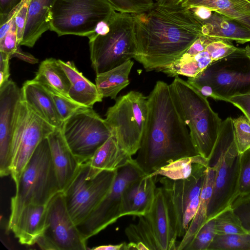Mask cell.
Instances as JSON below:
<instances>
[{
	"label": "cell",
	"mask_w": 250,
	"mask_h": 250,
	"mask_svg": "<svg viewBox=\"0 0 250 250\" xmlns=\"http://www.w3.org/2000/svg\"><path fill=\"white\" fill-rule=\"evenodd\" d=\"M132 15L134 59L147 72H160L173 63L203 35L201 21L189 8L173 0H155L147 11Z\"/></svg>",
	"instance_id": "6da1fadb"
},
{
	"label": "cell",
	"mask_w": 250,
	"mask_h": 250,
	"mask_svg": "<svg viewBox=\"0 0 250 250\" xmlns=\"http://www.w3.org/2000/svg\"><path fill=\"white\" fill-rule=\"evenodd\" d=\"M147 117L135 159L146 175L178 159L198 155L172 100L169 84L157 81L147 96Z\"/></svg>",
	"instance_id": "7a4b0ae2"
},
{
	"label": "cell",
	"mask_w": 250,
	"mask_h": 250,
	"mask_svg": "<svg viewBox=\"0 0 250 250\" xmlns=\"http://www.w3.org/2000/svg\"><path fill=\"white\" fill-rule=\"evenodd\" d=\"M170 96L180 117L189 129L198 153L209 159L223 120L207 98L178 76L169 84Z\"/></svg>",
	"instance_id": "3957f363"
},
{
	"label": "cell",
	"mask_w": 250,
	"mask_h": 250,
	"mask_svg": "<svg viewBox=\"0 0 250 250\" xmlns=\"http://www.w3.org/2000/svg\"><path fill=\"white\" fill-rule=\"evenodd\" d=\"M240 160L232 118L229 117L222 121L208 159V166L214 170V180L207 221L230 206L237 198Z\"/></svg>",
	"instance_id": "277c9868"
},
{
	"label": "cell",
	"mask_w": 250,
	"mask_h": 250,
	"mask_svg": "<svg viewBox=\"0 0 250 250\" xmlns=\"http://www.w3.org/2000/svg\"><path fill=\"white\" fill-rule=\"evenodd\" d=\"M15 185L16 193L11 199L9 229L25 206L46 205L56 194L62 191L47 137L39 144Z\"/></svg>",
	"instance_id": "5b68a950"
},
{
	"label": "cell",
	"mask_w": 250,
	"mask_h": 250,
	"mask_svg": "<svg viewBox=\"0 0 250 250\" xmlns=\"http://www.w3.org/2000/svg\"><path fill=\"white\" fill-rule=\"evenodd\" d=\"M108 22L107 33L88 37L91 65L96 75L134 59L136 55L132 14L116 12Z\"/></svg>",
	"instance_id": "8992f818"
},
{
	"label": "cell",
	"mask_w": 250,
	"mask_h": 250,
	"mask_svg": "<svg viewBox=\"0 0 250 250\" xmlns=\"http://www.w3.org/2000/svg\"><path fill=\"white\" fill-rule=\"evenodd\" d=\"M187 82L209 86L216 100L228 102L233 96L250 93V45L238 48Z\"/></svg>",
	"instance_id": "52a82bcc"
},
{
	"label": "cell",
	"mask_w": 250,
	"mask_h": 250,
	"mask_svg": "<svg viewBox=\"0 0 250 250\" xmlns=\"http://www.w3.org/2000/svg\"><path fill=\"white\" fill-rule=\"evenodd\" d=\"M147 97L130 91L119 97L104 119L119 146L132 156L137 153L147 117Z\"/></svg>",
	"instance_id": "ba28073f"
},
{
	"label": "cell",
	"mask_w": 250,
	"mask_h": 250,
	"mask_svg": "<svg viewBox=\"0 0 250 250\" xmlns=\"http://www.w3.org/2000/svg\"><path fill=\"white\" fill-rule=\"evenodd\" d=\"M116 12L106 0H56L50 30L58 36L89 37L100 22L108 21Z\"/></svg>",
	"instance_id": "9c48e42d"
},
{
	"label": "cell",
	"mask_w": 250,
	"mask_h": 250,
	"mask_svg": "<svg viewBox=\"0 0 250 250\" xmlns=\"http://www.w3.org/2000/svg\"><path fill=\"white\" fill-rule=\"evenodd\" d=\"M117 170L98 171L93 169L88 161L80 165L63 191L66 207L77 226L89 215L109 191Z\"/></svg>",
	"instance_id": "30bf717a"
},
{
	"label": "cell",
	"mask_w": 250,
	"mask_h": 250,
	"mask_svg": "<svg viewBox=\"0 0 250 250\" xmlns=\"http://www.w3.org/2000/svg\"><path fill=\"white\" fill-rule=\"evenodd\" d=\"M21 99L17 105L13 125L10 175L16 184L41 141L55 128Z\"/></svg>",
	"instance_id": "8fae6325"
},
{
	"label": "cell",
	"mask_w": 250,
	"mask_h": 250,
	"mask_svg": "<svg viewBox=\"0 0 250 250\" xmlns=\"http://www.w3.org/2000/svg\"><path fill=\"white\" fill-rule=\"evenodd\" d=\"M61 129L68 146L81 164L88 161L112 136L105 120L92 107L76 112L63 122Z\"/></svg>",
	"instance_id": "7c38bea8"
},
{
	"label": "cell",
	"mask_w": 250,
	"mask_h": 250,
	"mask_svg": "<svg viewBox=\"0 0 250 250\" xmlns=\"http://www.w3.org/2000/svg\"><path fill=\"white\" fill-rule=\"evenodd\" d=\"M146 175L133 159L117 170L113 183L104 197L78 229L87 240L121 218L123 195L127 187Z\"/></svg>",
	"instance_id": "4fadbf2b"
},
{
	"label": "cell",
	"mask_w": 250,
	"mask_h": 250,
	"mask_svg": "<svg viewBox=\"0 0 250 250\" xmlns=\"http://www.w3.org/2000/svg\"><path fill=\"white\" fill-rule=\"evenodd\" d=\"M85 240L72 220L62 191L48 202L44 228L37 244L44 250H85Z\"/></svg>",
	"instance_id": "5bb4252c"
},
{
	"label": "cell",
	"mask_w": 250,
	"mask_h": 250,
	"mask_svg": "<svg viewBox=\"0 0 250 250\" xmlns=\"http://www.w3.org/2000/svg\"><path fill=\"white\" fill-rule=\"evenodd\" d=\"M208 166L197 164L188 178L159 180L167 197L178 237H183L196 212Z\"/></svg>",
	"instance_id": "9a60e30c"
},
{
	"label": "cell",
	"mask_w": 250,
	"mask_h": 250,
	"mask_svg": "<svg viewBox=\"0 0 250 250\" xmlns=\"http://www.w3.org/2000/svg\"><path fill=\"white\" fill-rule=\"evenodd\" d=\"M21 99V89L9 80L0 86V175H10V148L16 108Z\"/></svg>",
	"instance_id": "2e32d148"
},
{
	"label": "cell",
	"mask_w": 250,
	"mask_h": 250,
	"mask_svg": "<svg viewBox=\"0 0 250 250\" xmlns=\"http://www.w3.org/2000/svg\"><path fill=\"white\" fill-rule=\"evenodd\" d=\"M145 216L153 230L160 250H176V229L162 187L156 188L152 207Z\"/></svg>",
	"instance_id": "e0dca14e"
},
{
	"label": "cell",
	"mask_w": 250,
	"mask_h": 250,
	"mask_svg": "<svg viewBox=\"0 0 250 250\" xmlns=\"http://www.w3.org/2000/svg\"><path fill=\"white\" fill-rule=\"evenodd\" d=\"M60 188L63 191L76 174L81 164L68 146L61 127L47 137Z\"/></svg>",
	"instance_id": "ac0fdd59"
},
{
	"label": "cell",
	"mask_w": 250,
	"mask_h": 250,
	"mask_svg": "<svg viewBox=\"0 0 250 250\" xmlns=\"http://www.w3.org/2000/svg\"><path fill=\"white\" fill-rule=\"evenodd\" d=\"M156 177L146 175L127 187L122 198L121 217L127 215L139 217L149 212L155 195Z\"/></svg>",
	"instance_id": "d6986e66"
},
{
	"label": "cell",
	"mask_w": 250,
	"mask_h": 250,
	"mask_svg": "<svg viewBox=\"0 0 250 250\" xmlns=\"http://www.w3.org/2000/svg\"><path fill=\"white\" fill-rule=\"evenodd\" d=\"M47 204H29L21 210L9 229L21 244L31 246L37 243L44 229Z\"/></svg>",
	"instance_id": "ffe728a7"
},
{
	"label": "cell",
	"mask_w": 250,
	"mask_h": 250,
	"mask_svg": "<svg viewBox=\"0 0 250 250\" xmlns=\"http://www.w3.org/2000/svg\"><path fill=\"white\" fill-rule=\"evenodd\" d=\"M21 99L39 116L54 127H61L63 122L53 99L41 83L34 79L26 81L21 88Z\"/></svg>",
	"instance_id": "44dd1931"
},
{
	"label": "cell",
	"mask_w": 250,
	"mask_h": 250,
	"mask_svg": "<svg viewBox=\"0 0 250 250\" xmlns=\"http://www.w3.org/2000/svg\"><path fill=\"white\" fill-rule=\"evenodd\" d=\"M56 0H30L20 45L33 47L42 35L50 30L52 9Z\"/></svg>",
	"instance_id": "7402d4cb"
},
{
	"label": "cell",
	"mask_w": 250,
	"mask_h": 250,
	"mask_svg": "<svg viewBox=\"0 0 250 250\" xmlns=\"http://www.w3.org/2000/svg\"><path fill=\"white\" fill-rule=\"evenodd\" d=\"M201 22L203 35L242 44L250 42V29L222 14L213 11L209 18Z\"/></svg>",
	"instance_id": "603a6c76"
},
{
	"label": "cell",
	"mask_w": 250,
	"mask_h": 250,
	"mask_svg": "<svg viewBox=\"0 0 250 250\" xmlns=\"http://www.w3.org/2000/svg\"><path fill=\"white\" fill-rule=\"evenodd\" d=\"M58 62L65 72L71 86L69 97L73 101L88 107H93L97 102H101L103 97L99 93L95 84L88 80L79 71L73 62Z\"/></svg>",
	"instance_id": "cb8c5ba5"
},
{
	"label": "cell",
	"mask_w": 250,
	"mask_h": 250,
	"mask_svg": "<svg viewBox=\"0 0 250 250\" xmlns=\"http://www.w3.org/2000/svg\"><path fill=\"white\" fill-rule=\"evenodd\" d=\"M181 3L189 8L206 7L250 29V2L248 0H183Z\"/></svg>",
	"instance_id": "d4e9b609"
},
{
	"label": "cell",
	"mask_w": 250,
	"mask_h": 250,
	"mask_svg": "<svg viewBox=\"0 0 250 250\" xmlns=\"http://www.w3.org/2000/svg\"><path fill=\"white\" fill-rule=\"evenodd\" d=\"M214 180V170L208 166L203 185L200 193L198 206L188 229L182 237L181 241L177 244L176 250H184L191 243L195 236L207 221L208 208L212 196Z\"/></svg>",
	"instance_id": "484cf974"
},
{
	"label": "cell",
	"mask_w": 250,
	"mask_h": 250,
	"mask_svg": "<svg viewBox=\"0 0 250 250\" xmlns=\"http://www.w3.org/2000/svg\"><path fill=\"white\" fill-rule=\"evenodd\" d=\"M133 160L123 150L111 136L99 147L88 161L90 167L98 171L116 170Z\"/></svg>",
	"instance_id": "4316f807"
},
{
	"label": "cell",
	"mask_w": 250,
	"mask_h": 250,
	"mask_svg": "<svg viewBox=\"0 0 250 250\" xmlns=\"http://www.w3.org/2000/svg\"><path fill=\"white\" fill-rule=\"evenodd\" d=\"M133 61L129 60L113 69L96 75L95 84L103 98L116 100L118 93L129 84Z\"/></svg>",
	"instance_id": "83f0119b"
},
{
	"label": "cell",
	"mask_w": 250,
	"mask_h": 250,
	"mask_svg": "<svg viewBox=\"0 0 250 250\" xmlns=\"http://www.w3.org/2000/svg\"><path fill=\"white\" fill-rule=\"evenodd\" d=\"M33 79L70 98L69 91L71 84L58 60L49 58L42 61Z\"/></svg>",
	"instance_id": "f1b7e54d"
},
{
	"label": "cell",
	"mask_w": 250,
	"mask_h": 250,
	"mask_svg": "<svg viewBox=\"0 0 250 250\" xmlns=\"http://www.w3.org/2000/svg\"><path fill=\"white\" fill-rule=\"evenodd\" d=\"M197 164L208 166V159L199 154L181 158L161 167L149 176H161L174 180L185 179L192 174Z\"/></svg>",
	"instance_id": "f546056e"
},
{
	"label": "cell",
	"mask_w": 250,
	"mask_h": 250,
	"mask_svg": "<svg viewBox=\"0 0 250 250\" xmlns=\"http://www.w3.org/2000/svg\"><path fill=\"white\" fill-rule=\"evenodd\" d=\"M137 224H131L125 229L129 242L135 244L138 250H160L153 230L146 217L141 216Z\"/></svg>",
	"instance_id": "4dcf8cb0"
},
{
	"label": "cell",
	"mask_w": 250,
	"mask_h": 250,
	"mask_svg": "<svg viewBox=\"0 0 250 250\" xmlns=\"http://www.w3.org/2000/svg\"><path fill=\"white\" fill-rule=\"evenodd\" d=\"M208 250H250V235L216 234Z\"/></svg>",
	"instance_id": "1f68e13d"
},
{
	"label": "cell",
	"mask_w": 250,
	"mask_h": 250,
	"mask_svg": "<svg viewBox=\"0 0 250 250\" xmlns=\"http://www.w3.org/2000/svg\"><path fill=\"white\" fill-rule=\"evenodd\" d=\"M214 219L217 234L248 233L231 206L219 213Z\"/></svg>",
	"instance_id": "d6a6232c"
},
{
	"label": "cell",
	"mask_w": 250,
	"mask_h": 250,
	"mask_svg": "<svg viewBox=\"0 0 250 250\" xmlns=\"http://www.w3.org/2000/svg\"><path fill=\"white\" fill-rule=\"evenodd\" d=\"M43 86L51 96L58 114L63 122L77 111L88 107L61 94L50 87Z\"/></svg>",
	"instance_id": "836d02e7"
},
{
	"label": "cell",
	"mask_w": 250,
	"mask_h": 250,
	"mask_svg": "<svg viewBox=\"0 0 250 250\" xmlns=\"http://www.w3.org/2000/svg\"><path fill=\"white\" fill-rule=\"evenodd\" d=\"M216 234L215 219L208 220L185 250H208Z\"/></svg>",
	"instance_id": "e575fe53"
},
{
	"label": "cell",
	"mask_w": 250,
	"mask_h": 250,
	"mask_svg": "<svg viewBox=\"0 0 250 250\" xmlns=\"http://www.w3.org/2000/svg\"><path fill=\"white\" fill-rule=\"evenodd\" d=\"M232 122L237 149L241 154L250 148V123L244 115L232 119Z\"/></svg>",
	"instance_id": "d590c367"
},
{
	"label": "cell",
	"mask_w": 250,
	"mask_h": 250,
	"mask_svg": "<svg viewBox=\"0 0 250 250\" xmlns=\"http://www.w3.org/2000/svg\"><path fill=\"white\" fill-rule=\"evenodd\" d=\"M116 11L130 14H139L150 9L155 0H106Z\"/></svg>",
	"instance_id": "8d00e7d4"
},
{
	"label": "cell",
	"mask_w": 250,
	"mask_h": 250,
	"mask_svg": "<svg viewBox=\"0 0 250 250\" xmlns=\"http://www.w3.org/2000/svg\"><path fill=\"white\" fill-rule=\"evenodd\" d=\"M249 196H250V148L240 154L237 188V197Z\"/></svg>",
	"instance_id": "74e56055"
},
{
	"label": "cell",
	"mask_w": 250,
	"mask_h": 250,
	"mask_svg": "<svg viewBox=\"0 0 250 250\" xmlns=\"http://www.w3.org/2000/svg\"><path fill=\"white\" fill-rule=\"evenodd\" d=\"M231 207L244 229L250 235V196L237 197Z\"/></svg>",
	"instance_id": "f35d334b"
},
{
	"label": "cell",
	"mask_w": 250,
	"mask_h": 250,
	"mask_svg": "<svg viewBox=\"0 0 250 250\" xmlns=\"http://www.w3.org/2000/svg\"><path fill=\"white\" fill-rule=\"evenodd\" d=\"M17 39L15 20L7 34L0 40V52L4 54L10 59L13 57L19 46Z\"/></svg>",
	"instance_id": "ab89813d"
},
{
	"label": "cell",
	"mask_w": 250,
	"mask_h": 250,
	"mask_svg": "<svg viewBox=\"0 0 250 250\" xmlns=\"http://www.w3.org/2000/svg\"><path fill=\"white\" fill-rule=\"evenodd\" d=\"M30 1V0H23L14 15L17 39L19 45L22 39Z\"/></svg>",
	"instance_id": "60d3db41"
},
{
	"label": "cell",
	"mask_w": 250,
	"mask_h": 250,
	"mask_svg": "<svg viewBox=\"0 0 250 250\" xmlns=\"http://www.w3.org/2000/svg\"><path fill=\"white\" fill-rule=\"evenodd\" d=\"M23 0H0V25L10 20Z\"/></svg>",
	"instance_id": "b9f144b4"
},
{
	"label": "cell",
	"mask_w": 250,
	"mask_h": 250,
	"mask_svg": "<svg viewBox=\"0 0 250 250\" xmlns=\"http://www.w3.org/2000/svg\"><path fill=\"white\" fill-rule=\"evenodd\" d=\"M228 102L239 109L250 123V93L233 96Z\"/></svg>",
	"instance_id": "7bdbcfd3"
},
{
	"label": "cell",
	"mask_w": 250,
	"mask_h": 250,
	"mask_svg": "<svg viewBox=\"0 0 250 250\" xmlns=\"http://www.w3.org/2000/svg\"><path fill=\"white\" fill-rule=\"evenodd\" d=\"M10 59L0 52V86L9 80L10 76L9 60Z\"/></svg>",
	"instance_id": "ee69618b"
},
{
	"label": "cell",
	"mask_w": 250,
	"mask_h": 250,
	"mask_svg": "<svg viewBox=\"0 0 250 250\" xmlns=\"http://www.w3.org/2000/svg\"><path fill=\"white\" fill-rule=\"evenodd\" d=\"M189 9L194 15L201 21L208 20L213 12L209 8L204 6H197Z\"/></svg>",
	"instance_id": "f6af8a7d"
},
{
	"label": "cell",
	"mask_w": 250,
	"mask_h": 250,
	"mask_svg": "<svg viewBox=\"0 0 250 250\" xmlns=\"http://www.w3.org/2000/svg\"><path fill=\"white\" fill-rule=\"evenodd\" d=\"M19 46L13 57H17L24 61L34 64L38 62L39 60L32 55L23 52Z\"/></svg>",
	"instance_id": "bcb514c9"
},
{
	"label": "cell",
	"mask_w": 250,
	"mask_h": 250,
	"mask_svg": "<svg viewBox=\"0 0 250 250\" xmlns=\"http://www.w3.org/2000/svg\"><path fill=\"white\" fill-rule=\"evenodd\" d=\"M92 250H127V243L123 242L116 245H105L93 247Z\"/></svg>",
	"instance_id": "7dc6e473"
},
{
	"label": "cell",
	"mask_w": 250,
	"mask_h": 250,
	"mask_svg": "<svg viewBox=\"0 0 250 250\" xmlns=\"http://www.w3.org/2000/svg\"><path fill=\"white\" fill-rule=\"evenodd\" d=\"M14 20V16L5 23L0 25V40L2 39L10 29Z\"/></svg>",
	"instance_id": "c3c4849f"
},
{
	"label": "cell",
	"mask_w": 250,
	"mask_h": 250,
	"mask_svg": "<svg viewBox=\"0 0 250 250\" xmlns=\"http://www.w3.org/2000/svg\"><path fill=\"white\" fill-rule=\"evenodd\" d=\"M178 2H182L183 0H173Z\"/></svg>",
	"instance_id": "681fc988"
},
{
	"label": "cell",
	"mask_w": 250,
	"mask_h": 250,
	"mask_svg": "<svg viewBox=\"0 0 250 250\" xmlns=\"http://www.w3.org/2000/svg\"><path fill=\"white\" fill-rule=\"evenodd\" d=\"M250 2V0H248Z\"/></svg>",
	"instance_id": "f907efd6"
}]
</instances>
